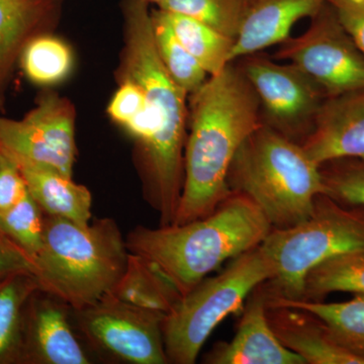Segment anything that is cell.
Here are the masks:
<instances>
[{
    "label": "cell",
    "instance_id": "1",
    "mask_svg": "<svg viewBox=\"0 0 364 364\" xmlns=\"http://www.w3.org/2000/svg\"><path fill=\"white\" fill-rule=\"evenodd\" d=\"M124 44L117 81L142 87L148 105L150 135L134 147L144 200L159 215L160 226L173 224L183 188L184 147L188 124V95L172 80L158 56L149 4L122 0Z\"/></svg>",
    "mask_w": 364,
    "mask_h": 364
},
{
    "label": "cell",
    "instance_id": "2",
    "mask_svg": "<svg viewBox=\"0 0 364 364\" xmlns=\"http://www.w3.org/2000/svg\"><path fill=\"white\" fill-rule=\"evenodd\" d=\"M261 124L259 100L237 61L189 95L183 188L173 224L210 215L231 193L232 161Z\"/></svg>",
    "mask_w": 364,
    "mask_h": 364
},
{
    "label": "cell",
    "instance_id": "3",
    "mask_svg": "<svg viewBox=\"0 0 364 364\" xmlns=\"http://www.w3.org/2000/svg\"><path fill=\"white\" fill-rule=\"evenodd\" d=\"M272 230L250 198L231 191L205 217L155 229L138 226L126 242L129 252L147 260L182 296L225 262L260 245Z\"/></svg>",
    "mask_w": 364,
    "mask_h": 364
},
{
    "label": "cell",
    "instance_id": "4",
    "mask_svg": "<svg viewBox=\"0 0 364 364\" xmlns=\"http://www.w3.org/2000/svg\"><path fill=\"white\" fill-rule=\"evenodd\" d=\"M129 254L126 238L112 218L83 226L45 214L33 275L40 291L79 310L111 293L126 270Z\"/></svg>",
    "mask_w": 364,
    "mask_h": 364
},
{
    "label": "cell",
    "instance_id": "5",
    "mask_svg": "<svg viewBox=\"0 0 364 364\" xmlns=\"http://www.w3.org/2000/svg\"><path fill=\"white\" fill-rule=\"evenodd\" d=\"M230 191L250 198L272 229L306 221L316 198L325 193L320 166L301 144L261 124L237 151L229 173Z\"/></svg>",
    "mask_w": 364,
    "mask_h": 364
},
{
    "label": "cell",
    "instance_id": "6",
    "mask_svg": "<svg viewBox=\"0 0 364 364\" xmlns=\"http://www.w3.org/2000/svg\"><path fill=\"white\" fill-rule=\"evenodd\" d=\"M272 262L268 296L299 301L311 269L348 253H364V208L344 205L321 193L310 217L287 229H272L260 244Z\"/></svg>",
    "mask_w": 364,
    "mask_h": 364
},
{
    "label": "cell",
    "instance_id": "7",
    "mask_svg": "<svg viewBox=\"0 0 364 364\" xmlns=\"http://www.w3.org/2000/svg\"><path fill=\"white\" fill-rule=\"evenodd\" d=\"M272 277V262L258 245L230 260L221 272L205 277L182 296L163 321L168 363H196L218 325L240 314L254 289Z\"/></svg>",
    "mask_w": 364,
    "mask_h": 364
},
{
    "label": "cell",
    "instance_id": "8",
    "mask_svg": "<svg viewBox=\"0 0 364 364\" xmlns=\"http://www.w3.org/2000/svg\"><path fill=\"white\" fill-rule=\"evenodd\" d=\"M165 316L109 294L72 310L81 340L100 358L114 363H168L162 330Z\"/></svg>",
    "mask_w": 364,
    "mask_h": 364
},
{
    "label": "cell",
    "instance_id": "9",
    "mask_svg": "<svg viewBox=\"0 0 364 364\" xmlns=\"http://www.w3.org/2000/svg\"><path fill=\"white\" fill-rule=\"evenodd\" d=\"M76 109L69 98L46 91L23 119L0 114V157L73 177L77 156Z\"/></svg>",
    "mask_w": 364,
    "mask_h": 364
},
{
    "label": "cell",
    "instance_id": "10",
    "mask_svg": "<svg viewBox=\"0 0 364 364\" xmlns=\"http://www.w3.org/2000/svg\"><path fill=\"white\" fill-rule=\"evenodd\" d=\"M310 20L306 32L280 43L277 58L298 67L326 97L364 88V54L331 4L328 2Z\"/></svg>",
    "mask_w": 364,
    "mask_h": 364
},
{
    "label": "cell",
    "instance_id": "11",
    "mask_svg": "<svg viewBox=\"0 0 364 364\" xmlns=\"http://www.w3.org/2000/svg\"><path fill=\"white\" fill-rule=\"evenodd\" d=\"M236 61L259 100L262 124L301 145L313 130L324 92L298 67L261 52Z\"/></svg>",
    "mask_w": 364,
    "mask_h": 364
},
{
    "label": "cell",
    "instance_id": "12",
    "mask_svg": "<svg viewBox=\"0 0 364 364\" xmlns=\"http://www.w3.org/2000/svg\"><path fill=\"white\" fill-rule=\"evenodd\" d=\"M72 308L63 301L37 291L26 304L21 364H90Z\"/></svg>",
    "mask_w": 364,
    "mask_h": 364
},
{
    "label": "cell",
    "instance_id": "13",
    "mask_svg": "<svg viewBox=\"0 0 364 364\" xmlns=\"http://www.w3.org/2000/svg\"><path fill=\"white\" fill-rule=\"evenodd\" d=\"M263 284L256 287L246 301L233 339L215 343L205 354L203 363L306 364L301 356L284 347L273 332L268 322V296Z\"/></svg>",
    "mask_w": 364,
    "mask_h": 364
},
{
    "label": "cell",
    "instance_id": "14",
    "mask_svg": "<svg viewBox=\"0 0 364 364\" xmlns=\"http://www.w3.org/2000/svg\"><path fill=\"white\" fill-rule=\"evenodd\" d=\"M301 146L318 166L343 158L364 159V88L326 97Z\"/></svg>",
    "mask_w": 364,
    "mask_h": 364
},
{
    "label": "cell",
    "instance_id": "15",
    "mask_svg": "<svg viewBox=\"0 0 364 364\" xmlns=\"http://www.w3.org/2000/svg\"><path fill=\"white\" fill-rule=\"evenodd\" d=\"M63 14V0H0V112L14 68L31 40L55 33Z\"/></svg>",
    "mask_w": 364,
    "mask_h": 364
},
{
    "label": "cell",
    "instance_id": "16",
    "mask_svg": "<svg viewBox=\"0 0 364 364\" xmlns=\"http://www.w3.org/2000/svg\"><path fill=\"white\" fill-rule=\"evenodd\" d=\"M327 4L328 0H244L232 62L279 45L291 36L299 21L312 18Z\"/></svg>",
    "mask_w": 364,
    "mask_h": 364
},
{
    "label": "cell",
    "instance_id": "17",
    "mask_svg": "<svg viewBox=\"0 0 364 364\" xmlns=\"http://www.w3.org/2000/svg\"><path fill=\"white\" fill-rule=\"evenodd\" d=\"M267 318L284 347L306 364H364L330 337L327 327L315 314L267 301Z\"/></svg>",
    "mask_w": 364,
    "mask_h": 364
},
{
    "label": "cell",
    "instance_id": "18",
    "mask_svg": "<svg viewBox=\"0 0 364 364\" xmlns=\"http://www.w3.org/2000/svg\"><path fill=\"white\" fill-rule=\"evenodd\" d=\"M18 166V165H16ZM28 193L46 215L64 218L79 225L90 224L92 196L90 189L76 183L57 170L38 165H20Z\"/></svg>",
    "mask_w": 364,
    "mask_h": 364
},
{
    "label": "cell",
    "instance_id": "19",
    "mask_svg": "<svg viewBox=\"0 0 364 364\" xmlns=\"http://www.w3.org/2000/svg\"><path fill=\"white\" fill-rule=\"evenodd\" d=\"M39 284L32 272L0 277V364H21L26 304Z\"/></svg>",
    "mask_w": 364,
    "mask_h": 364
},
{
    "label": "cell",
    "instance_id": "20",
    "mask_svg": "<svg viewBox=\"0 0 364 364\" xmlns=\"http://www.w3.org/2000/svg\"><path fill=\"white\" fill-rule=\"evenodd\" d=\"M124 303L168 315L181 298L173 286L136 254H129L126 270L109 294Z\"/></svg>",
    "mask_w": 364,
    "mask_h": 364
},
{
    "label": "cell",
    "instance_id": "21",
    "mask_svg": "<svg viewBox=\"0 0 364 364\" xmlns=\"http://www.w3.org/2000/svg\"><path fill=\"white\" fill-rule=\"evenodd\" d=\"M269 303L296 306L318 316L327 327L330 337L364 363V294H355L340 303L289 301L268 296Z\"/></svg>",
    "mask_w": 364,
    "mask_h": 364
},
{
    "label": "cell",
    "instance_id": "22",
    "mask_svg": "<svg viewBox=\"0 0 364 364\" xmlns=\"http://www.w3.org/2000/svg\"><path fill=\"white\" fill-rule=\"evenodd\" d=\"M161 11L177 39L208 75H217L232 63L234 39L195 18L164 9Z\"/></svg>",
    "mask_w": 364,
    "mask_h": 364
},
{
    "label": "cell",
    "instance_id": "23",
    "mask_svg": "<svg viewBox=\"0 0 364 364\" xmlns=\"http://www.w3.org/2000/svg\"><path fill=\"white\" fill-rule=\"evenodd\" d=\"M18 65L33 85L51 87L70 76L74 67L73 51L70 45L55 33H43L26 46Z\"/></svg>",
    "mask_w": 364,
    "mask_h": 364
},
{
    "label": "cell",
    "instance_id": "24",
    "mask_svg": "<svg viewBox=\"0 0 364 364\" xmlns=\"http://www.w3.org/2000/svg\"><path fill=\"white\" fill-rule=\"evenodd\" d=\"M151 21L155 47L165 70L189 97L210 75L177 39L159 7L151 11Z\"/></svg>",
    "mask_w": 364,
    "mask_h": 364
},
{
    "label": "cell",
    "instance_id": "25",
    "mask_svg": "<svg viewBox=\"0 0 364 364\" xmlns=\"http://www.w3.org/2000/svg\"><path fill=\"white\" fill-rule=\"evenodd\" d=\"M337 291L364 294V253L344 254L314 267L306 275L299 301H322Z\"/></svg>",
    "mask_w": 364,
    "mask_h": 364
},
{
    "label": "cell",
    "instance_id": "26",
    "mask_svg": "<svg viewBox=\"0 0 364 364\" xmlns=\"http://www.w3.org/2000/svg\"><path fill=\"white\" fill-rule=\"evenodd\" d=\"M159 9L183 14L236 40L244 14V0H164Z\"/></svg>",
    "mask_w": 364,
    "mask_h": 364
},
{
    "label": "cell",
    "instance_id": "27",
    "mask_svg": "<svg viewBox=\"0 0 364 364\" xmlns=\"http://www.w3.org/2000/svg\"><path fill=\"white\" fill-rule=\"evenodd\" d=\"M45 213L30 193L0 213V228L33 259L39 253L44 235Z\"/></svg>",
    "mask_w": 364,
    "mask_h": 364
},
{
    "label": "cell",
    "instance_id": "28",
    "mask_svg": "<svg viewBox=\"0 0 364 364\" xmlns=\"http://www.w3.org/2000/svg\"><path fill=\"white\" fill-rule=\"evenodd\" d=\"M325 193L344 205L364 208V159L343 158L320 166Z\"/></svg>",
    "mask_w": 364,
    "mask_h": 364
},
{
    "label": "cell",
    "instance_id": "29",
    "mask_svg": "<svg viewBox=\"0 0 364 364\" xmlns=\"http://www.w3.org/2000/svg\"><path fill=\"white\" fill-rule=\"evenodd\" d=\"M117 90L107 107V114L112 123L126 128L132 121L147 109V100L140 85L134 81H117Z\"/></svg>",
    "mask_w": 364,
    "mask_h": 364
},
{
    "label": "cell",
    "instance_id": "30",
    "mask_svg": "<svg viewBox=\"0 0 364 364\" xmlns=\"http://www.w3.org/2000/svg\"><path fill=\"white\" fill-rule=\"evenodd\" d=\"M26 193L20 168L11 160L0 157V213L20 202Z\"/></svg>",
    "mask_w": 364,
    "mask_h": 364
},
{
    "label": "cell",
    "instance_id": "31",
    "mask_svg": "<svg viewBox=\"0 0 364 364\" xmlns=\"http://www.w3.org/2000/svg\"><path fill=\"white\" fill-rule=\"evenodd\" d=\"M340 23L364 54V0H328Z\"/></svg>",
    "mask_w": 364,
    "mask_h": 364
},
{
    "label": "cell",
    "instance_id": "32",
    "mask_svg": "<svg viewBox=\"0 0 364 364\" xmlns=\"http://www.w3.org/2000/svg\"><path fill=\"white\" fill-rule=\"evenodd\" d=\"M35 272V260L0 228V277L14 272Z\"/></svg>",
    "mask_w": 364,
    "mask_h": 364
},
{
    "label": "cell",
    "instance_id": "33",
    "mask_svg": "<svg viewBox=\"0 0 364 364\" xmlns=\"http://www.w3.org/2000/svg\"><path fill=\"white\" fill-rule=\"evenodd\" d=\"M144 1L148 2V4H155L156 6H159L164 0H144Z\"/></svg>",
    "mask_w": 364,
    "mask_h": 364
}]
</instances>
